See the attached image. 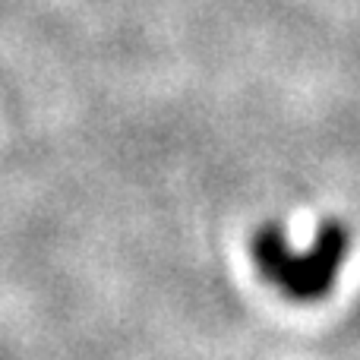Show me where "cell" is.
<instances>
[{"label": "cell", "mask_w": 360, "mask_h": 360, "mask_svg": "<svg viewBox=\"0 0 360 360\" xmlns=\"http://www.w3.org/2000/svg\"><path fill=\"white\" fill-rule=\"evenodd\" d=\"M345 237L338 228H326L310 256L288 253L278 228H266L253 237V256L272 281H278L291 297H319L329 288L335 266L342 259Z\"/></svg>", "instance_id": "cell-1"}]
</instances>
